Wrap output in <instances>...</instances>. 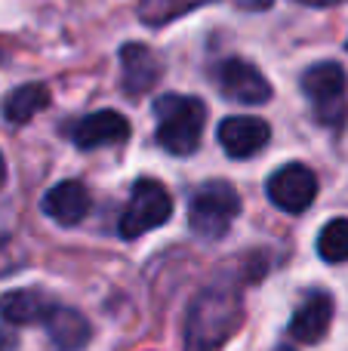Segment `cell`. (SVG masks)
<instances>
[{
    "label": "cell",
    "instance_id": "cell-1",
    "mask_svg": "<svg viewBox=\"0 0 348 351\" xmlns=\"http://www.w3.org/2000/svg\"><path fill=\"white\" fill-rule=\"evenodd\" d=\"M244 308L234 290L210 287L195 299L185 321V351H216L238 333Z\"/></svg>",
    "mask_w": 348,
    "mask_h": 351
},
{
    "label": "cell",
    "instance_id": "cell-2",
    "mask_svg": "<svg viewBox=\"0 0 348 351\" xmlns=\"http://www.w3.org/2000/svg\"><path fill=\"white\" fill-rule=\"evenodd\" d=\"M154 117H158V142L164 152L176 158H188L197 152L207 127V105L197 96L185 93H166L154 99Z\"/></svg>",
    "mask_w": 348,
    "mask_h": 351
},
{
    "label": "cell",
    "instance_id": "cell-3",
    "mask_svg": "<svg viewBox=\"0 0 348 351\" xmlns=\"http://www.w3.org/2000/svg\"><path fill=\"white\" fill-rule=\"evenodd\" d=\"M240 213V197L232 182H203L188 204V225L203 241H219Z\"/></svg>",
    "mask_w": 348,
    "mask_h": 351
},
{
    "label": "cell",
    "instance_id": "cell-4",
    "mask_svg": "<svg viewBox=\"0 0 348 351\" xmlns=\"http://www.w3.org/2000/svg\"><path fill=\"white\" fill-rule=\"evenodd\" d=\"M299 86L308 102L314 105L318 123H327V127L343 123V117L348 111V105H345L348 74L339 62H314V65H308Z\"/></svg>",
    "mask_w": 348,
    "mask_h": 351
},
{
    "label": "cell",
    "instance_id": "cell-5",
    "mask_svg": "<svg viewBox=\"0 0 348 351\" xmlns=\"http://www.w3.org/2000/svg\"><path fill=\"white\" fill-rule=\"evenodd\" d=\"M173 216V197L158 179H139L129 191V204L121 213V222H117V234L136 241L145 231L160 228L166 219Z\"/></svg>",
    "mask_w": 348,
    "mask_h": 351
},
{
    "label": "cell",
    "instance_id": "cell-6",
    "mask_svg": "<svg viewBox=\"0 0 348 351\" xmlns=\"http://www.w3.org/2000/svg\"><path fill=\"white\" fill-rule=\"evenodd\" d=\"M216 86L222 90L225 99L240 102V105H265L275 96V90H271V84L265 80V74L247 59L219 62V68H216Z\"/></svg>",
    "mask_w": 348,
    "mask_h": 351
},
{
    "label": "cell",
    "instance_id": "cell-7",
    "mask_svg": "<svg viewBox=\"0 0 348 351\" xmlns=\"http://www.w3.org/2000/svg\"><path fill=\"white\" fill-rule=\"evenodd\" d=\"M269 200L284 213H306L318 197V176L306 164H284L265 182Z\"/></svg>",
    "mask_w": 348,
    "mask_h": 351
},
{
    "label": "cell",
    "instance_id": "cell-8",
    "mask_svg": "<svg viewBox=\"0 0 348 351\" xmlns=\"http://www.w3.org/2000/svg\"><path fill=\"white\" fill-rule=\"evenodd\" d=\"M216 139H219L222 152L234 160H247L253 154H259L271 139V127L262 117L253 114H232L222 117L219 130H216Z\"/></svg>",
    "mask_w": 348,
    "mask_h": 351
},
{
    "label": "cell",
    "instance_id": "cell-9",
    "mask_svg": "<svg viewBox=\"0 0 348 351\" xmlns=\"http://www.w3.org/2000/svg\"><path fill=\"white\" fill-rule=\"evenodd\" d=\"M121 86L127 90V96H145L148 90H154L164 74V62L148 43L129 40L121 47Z\"/></svg>",
    "mask_w": 348,
    "mask_h": 351
},
{
    "label": "cell",
    "instance_id": "cell-10",
    "mask_svg": "<svg viewBox=\"0 0 348 351\" xmlns=\"http://www.w3.org/2000/svg\"><path fill=\"white\" fill-rule=\"evenodd\" d=\"M133 127L129 121L121 114V111H92V114L80 117L71 130V139L80 152H92V148H102V145H117V142H127Z\"/></svg>",
    "mask_w": 348,
    "mask_h": 351
},
{
    "label": "cell",
    "instance_id": "cell-11",
    "mask_svg": "<svg viewBox=\"0 0 348 351\" xmlns=\"http://www.w3.org/2000/svg\"><path fill=\"white\" fill-rule=\"evenodd\" d=\"M333 324V299L327 293H308V299L299 305L293 317H290V336L293 342L302 346H314L327 336Z\"/></svg>",
    "mask_w": 348,
    "mask_h": 351
},
{
    "label": "cell",
    "instance_id": "cell-12",
    "mask_svg": "<svg viewBox=\"0 0 348 351\" xmlns=\"http://www.w3.org/2000/svg\"><path fill=\"white\" fill-rule=\"evenodd\" d=\"M43 213L59 225H77L90 213V191L84 182H59L43 194Z\"/></svg>",
    "mask_w": 348,
    "mask_h": 351
},
{
    "label": "cell",
    "instance_id": "cell-13",
    "mask_svg": "<svg viewBox=\"0 0 348 351\" xmlns=\"http://www.w3.org/2000/svg\"><path fill=\"white\" fill-rule=\"evenodd\" d=\"M55 305L43 296L40 290H12L0 296V317L6 324H47V317L53 315Z\"/></svg>",
    "mask_w": 348,
    "mask_h": 351
},
{
    "label": "cell",
    "instance_id": "cell-14",
    "mask_svg": "<svg viewBox=\"0 0 348 351\" xmlns=\"http://www.w3.org/2000/svg\"><path fill=\"white\" fill-rule=\"evenodd\" d=\"M47 330H49V339L62 351H80L92 336L90 321H86L80 311L62 308V305H55L53 315L47 317Z\"/></svg>",
    "mask_w": 348,
    "mask_h": 351
},
{
    "label": "cell",
    "instance_id": "cell-15",
    "mask_svg": "<svg viewBox=\"0 0 348 351\" xmlns=\"http://www.w3.org/2000/svg\"><path fill=\"white\" fill-rule=\"evenodd\" d=\"M49 105V90L43 84H22L16 90H10V96L3 99V117L12 127L28 123L34 114H40Z\"/></svg>",
    "mask_w": 348,
    "mask_h": 351
},
{
    "label": "cell",
    "instance_id": "cell-16",
    "mask_svg": "<svg viewBox=\"0 0 348 351\" xmlns=\"http://www.w3.org/2000/svg\"><path fill=\"white\" fill-rule=\"evenodd\" d=\"M207 3H213V0H139V19L145 25H151V28H160V25Z\"/></svg>",
    "mask_w": 348,
    "mask_h": 351
},
{
    "label": "cell",
    "instance_id": "cell-17",
    "mask_svg": "<svg viewBox=\"0 0 348 351\" xmlns=\"http://www.w3.org/2000/svg\"><path fill=\"white\" fill-rule=\"evenodd\" d=\"M318 256L330 265L348 262V219H330L318 234Z\"/></svg>",
    "mask_w": 348,
    "mask_h": 351
},
{
    "label": "cell",
    "instance_id": "cell-18",
    "mask_svg": "<svg viewBox=\"0 0 348 351\" xmlns=\"http://www.w3.org/2000/svg\"><path fill=\"white\" fill-rule=\"evenodd\" d=\"M234 3L240 6V10H253V12H259V10H269L275 0H234Z\"/></svg>",
    "mask_w": 348,
    "mask_h": 351
},
{
    "label": "cell",
    "instance_id": "cell-19",
    "mask_svg": "<svg viewBox=\"0 0 348 351\" xmlns=\"http://www.w3.org/2000/svg\"><path fill=\"white\" fill-rule=\"evenodd\" d=\"M299 3H308V6H336V3H345V0H299Z\"/></svg>",
    "mask_w": 348,
    "mask_h": 351
},
{
    "label": "cell",
    "instance_id": "cell-20",
    "mask_svg": "<svg viewBox=\"0 0 348 351\" xmlns=\"http://www.w3.org/2000/svg\"><path fill=\"white\" fill-rule=\"evenodd\" d=\"M3 182H6V160H3V154H0V188H3Z\"/></svg>",
    "mask_w": 348,
    "mask_h": 351
},
{
    "label": "cell",
    "instance_id": "cell-21",
    "mask_svg": "<svg viewBox=\"0 0 348 351\" xmlns=\"http://www.w3.org/2000/svg\"><path fill=\"white\" fill-rule=\"evenodd\" d=\"M277 351H293V348H277Z\"/></svg>",
    "mask_w": 348,
    "mask_h": 351
},
{
    "label": "cell",
    "instance_id": "cell-22",
    "mask_svg": "<svg viewBox=\"0 0 348 351\" xmlns=\"http://www.w3.org/2000/svg\"><path fill=\"white\" fill-rule=\"evenodd\" d=\"M0 351H3V339H0Z\"/></svg>",
    "mask_w": 348,
    "mask_h": 351
},
{
    "label": "cell",
    "instance_id": "cell-23",
    "mask_svg": "<svg viewBox=\"0 0 348 351\" xmlns=\"http://www.w3.org/2000/svg\"><path fill=\"white\" fill-rule=\"evenodd\" d=\"M345 47H348V43H345Z\"/></svg>",
    "mask_w": 348,
    "mask_h": 351
}]
</instances>
